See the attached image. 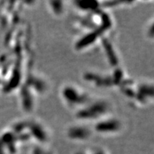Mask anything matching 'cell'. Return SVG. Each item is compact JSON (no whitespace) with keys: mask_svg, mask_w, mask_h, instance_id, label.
Returning a JSON list of instances; mask_svg holds the SVG:
<instances>
[{"mask_svg":"<svg viewBox=\"0 0 154 154\" xmlns=\"http://www.w3.org/2000/svg\"><path fill=\"white\" fill-rule=\"evenodd\" d=\"M51 11L56 16H61L64 11V5L62 2H49Z\"/></svg>","mask_w":154,"mask_h":154,"instance_id":"cell-5","label":"cell"},{"mask_svg":"<svg viewBox=\"0 0 154 154\" xmlns=\"http://www.w3.org/2000/svg\"><path fill=\"white\" fill-rule=\"evenodd\" d=\"M92 131L84 125L76 124L69 126L66 130V136L71 140L84 141L91 138Z\"/></svg>","mask_w":154,"mask_h":154,"instance_id":"cell-4","label":"cell"},{"mask_svg":"<svg viewBox=\"0 0 154 154\" xmlns=\"http://www.w3.org/2000/svg\"><path fill=\"white\" fill-rule=\"evenodd\" d=\"M122 127V123L119 119L106 116L96 121L94 130L99 134L111 135L120 132Z\"/></svg>","mask_w":154,"mask_h":154,"instance_id":"cell-3","label":"cell"},{"mask_svg":"<svg viewBox=\"0 0 154 154\" xmlns=\"http://www.w3.org/2000/svg\"><path fill=\"white\" fill-rule=\"evenodd\" d=\"M61 96L63 101L71 108L80 109L91 101L88 94L78 86L66 84L61 88Z\"/></svg>","mask_w":154,"mask_h":154,"instance_id":"cell-2","label":"cell"},{"mask_svg":"<svg viewBox=\"0 0 154 154\" xmlns=\"http://www.w3.org/2000/svg\"><path fill=\"white\" fill-rule=\"evenodd\" d=\"M111 111V106L106 100H91L84 106L77 111L76 116L82 121H95L96 122L108 116Z\"/></svg>","mask_w":154,"mask_h":154,"instance_id":"cell-1","label":"cell"}]
</instances>
